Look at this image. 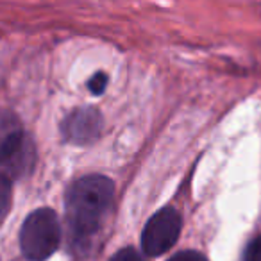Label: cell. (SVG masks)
Returning a JSON list of instances; mask_svg holds the SVG:
<instances>
[{
	"label": "cell",
	"mask_w": 261,
	"mask_h": 261,
	"mask_svg": "<svg viewBox=\"0 0 261 261\" xmlns=\"http://www.w3.org/2000/svg\"><path fill=\"white\" fill-rule=\"evenodd\" d=\"M115 186L104 175H86L72 185L66 197L68 225L77 238H88L100 229L113 206Z\"/></svg>",
	"instance_id": "cell-1"
},
{
	"label": "cell",
	"mask_w": 261,
	"mask_h": 261,
	"mask_svg": "<svg viewBox=\"0 0 261 261\" xmlns=\"http://www.w3.org/2000/svg\"><path fill=\"white\" fill-rule=\"evenodd\" d=\"M59 242H61V227L52 210L41 207L25 218L20 231V247L27 259L45 261L56 252Z\"/></svg>",
	"instance_id": "cell-2"
},
{
	"label": "cell",
	"mask_w": 261,
	"mask_h": 261,
	"mask_svg": "<svg viewBox=\"0 0 261 261\" xmlns=\"http://www.w3.org/2000/svg\"><path fill=\"white\" fill-rule=\"evenodd\" d=\"M36 160L34 143L18 127H11L0 135V175L9 181L25 175Z\"/></svg>",
	"instance_id": "cell-3"
},
{
	"label": "cell",
	"mask_w": 261,
	"mask_h": 261,
	"mask_svg": "<svg viewBox=\"0 0 261 261\" xmlns=\"http://www.w3.org/2000/svg\"><path fill=\"white\" fill-rule=\"evenodd\" d=\"M181 215L174 207H163L152 215L142 234V247L149 256L167 252L181 234Z\"/></svg>",
	"instance_id": "cell-4"
},
{
	"label": "cell",
	"mask_w": 261,
	"mask_h": 261,
	"mask_svg": "<svg viewBox=\"0 0 261 261\" xmlns=\"http://www.w3.org/2000/svg\"><path fill=\"white\" fill-rule=\"evenodd\" d=\"M102 115L93 108L73 109L61 123V133L65 140L77 145L91 143L100 136L102 130Z\"/></svg>",
	"instance_id": "cell-5"
},
{
	"label": "cell",
	"mask_w": 261,
	"mask_h": 261,
	"mask_svg": "<svg viewBox=\"0 0 261 261\" xmlns=\"http://www.w3.org/2000/svg\"><path fill=\"white\" fill-rule=\"evenodd\" d=\"M11 181L4 175H0V224L4 222V218L8 217L9 207H11Z\"/></svg>",
	"instance_id": "cell-6"
},
{
	"label": "cell",
	"mask_w": 261,
	"mask_h": 261,
	"mask_svg": "<svg viewBox=\"0 0 261 261\" xmlns=\"http://www.w3.org/2000/svg\"><path fill=\"white\" fill-rule=\"evenodd\" d=\"M245 261H261V234L256 236L245 249Z\"/></svg>",
	"instance_id": "cell-7"
},
{
	"label": "cell",
	"mask_w": 261,
	"mask_h": 261,
	"mask_svg": "<svg viewBox=\"0 0 261 261\" xmlns=\"http://www.w3.org/2000/svg\"><path fill=\"white\" fill-rule=\"evenodd\" d=\"M109 261H145V257L135 249H122V250H118Z\"/></svg>",
	"instance_id": "cell-8"
},
{
	"label": "cell",
	"mask_w": 261,
	"mask_h": 261,
	"mask_svg": "<svg viewBox=\"0 0 261 261\" xmlns=\"http://www.w3.org/2000/svg\"><path fill=\"white\" fill-rule=\"evenodd\" d=\"M168 261H207V257L204 254L197 252V250H182V252L172 256Z\"/></svg>",
	"instance_id": "cell-9"
},
{
	"label": "cell",
	"mask_w": 261,
	"mask_h": 261,
	"mask_svg": "<svg viewBox=\"0 0 261 261\" xmlns=\"http://www.w3.org/2000/svg\"><path fill=\"white\" fill-rule=\"evenodd\" d=\"M106 83H108V75H106V73H100V72H98L97 75L91 77L90 83H88V86H90L91 93L98 95V93H102V91H104Z\"/></svg>",
	"instance_id": "cell-10"
}]
</instances>
